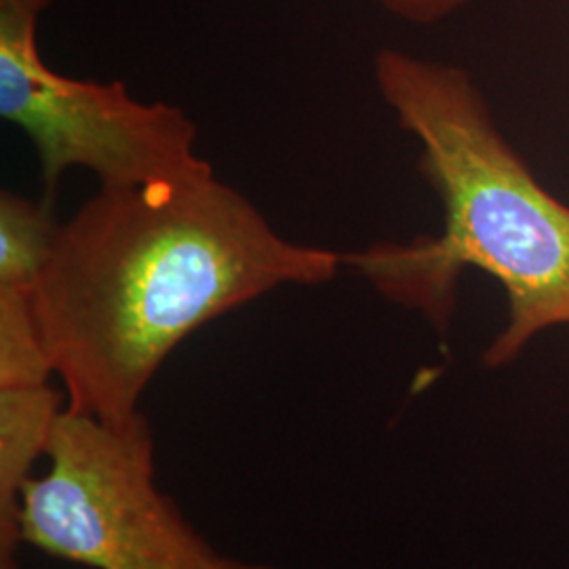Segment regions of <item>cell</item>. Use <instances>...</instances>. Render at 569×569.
Here are the masks:
<instances>
[{"mask_svg": "<svg viewBox=\"0 0 569 569\" xmlns=\"http://www.w3.org/2000/svg\"><path fill=\"white\" fill-rule=\"evenodd\" d=\"M342 266L331 249L284 239L211 167L100 186L58 228L32 302L66 406L124 422L194 331L279 287L329 283Z\"/></svg>", "mask_w": 569, "mask_h": 569, "instance_id": "cell-1", "label": "cell"}, {"mask_svg": "<svg viewBox=\"0 0 569 569\" xmlns=\"http://www.w3.org/2000/svg\"><path fill=\"white\" fill-rule=\"evenodd\" d=\"M373 81L399 127L420 142L418 169L446 220L439 234L346 253L345 266L439 336L453 321L462 272H488L505 287L509 317L483 366H510L545 331L569 327V204L536 178L465 68L380 49Z\"/></svg>", "mask_w": 569, "mask_h": 569, "instance_id": "cell-2", "label": "cell"}, {"mask_svg": "<svg viewBox=\"0 0 569 569\" xmlns=\"http://www.w3.org/2000/svg\"><path fill=\"white\" fill-rule=\"evenodd\" d=\"M21 498L23 547L91 569H281L216 549L157 483L140 411L106 422L63 407Z\"/></svg>", "mask_w": 569, "mask_h": 569, "instance_id": "cell-3", "label": "cell"}, {"mask_svg": "<svg viewBox=\"0 0 569 569\" xmlns=\"http://www.w3.org/2000/svg\"><path fill=\"white\" fill-rule=\"evenodd\" d=\"M53 0H0V117L32 142L44 199L61 176L91 171L102 188L178 180L211 164L197 152L199 127L182 108L142 102L121 81L72 79L39 49L42 13Z\"/></svg>", "mask_w": 569, "mask_h": 569, "instance_id": "cell-4", "label": "cell"}, {"mask_svg": "<svg viewBox=\"0 0 569 569\" xmlns=\"http://www.w3.org/2000/svg\"><path fill=\"white\" fill-rule=\"evenodd\" d=\"M58 388H0V569H20V510L66 401Z\"/></svg>", "mask_w": 569, "mask_h": 569, "instance_id": "cell-5", "label": "cell"}, {"mask_svg": "<svg viewBox=\"0 0 569 569\" xmlns=\"http://www.w3.org/2000/svg\"><path fill=\"white\" fill-rule=\"evenodd\" d=\"M60 224L49 199L34 201L18 192L0 194V287L34 289L56 243Z\"/></svg>", "mask_w": 569, "mask_h": 569, "instance_id": "cell-6", "label": "cell"}, {"mask_svg": "<svg viewBox=\"0 0 569 569\" xmlns=\"http://www.w3.org/2000/svg\"><path fill=\"white\" fill-rule=\"evenodd\" d=\"M51 376L32 289L0 287V388L49 385Z\"/></svg>", "mask_w": 569, "mask_h": 569, "instance_id": "cell-7", "label": "cell"}, {"mask_svg": "<svg viewBox=\"0 0 569 569\" xmlns=\"http://www.w3.org/2000/svg\"><path fill=\"white\" fill-rule=\"evenodd\" d=\"M392 18L413 26H435L467 9L472 0H369Z\"/></svg>", "mask_w": 569, "mask_h": 569, "instance_id": "cell-8", "label": "cell"}]
</instances>
